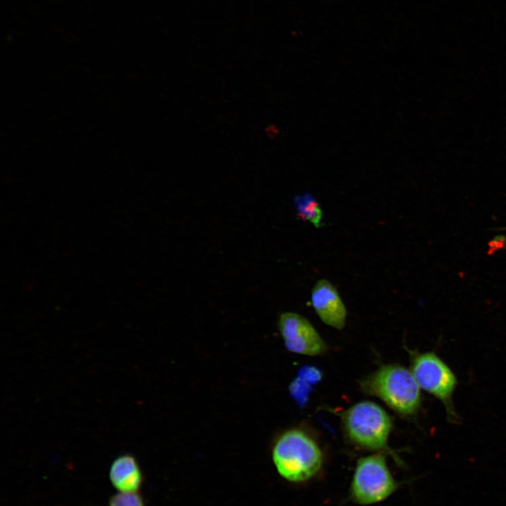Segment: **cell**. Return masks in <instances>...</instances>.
I'll return each mask as SVG.
<instances>
[{
  "instance_id": "cell-10",
  "label": "cell",
  "mask_w": 506,
  "mask_h": 506,
  "mask_svg": "<svg viewBox=\"0 0 506 506\" xmlns=\"http://www.w3.org/2000/svg\"><path fill=\"white\" fill-rule=\"evenodd\" d=\"M108 506H145V504L138 492H119L110 497Z\"/></svg>"
},
{
  "instance_id": "cell-1",
  "label": "cell",
  "mask_w": 506,
  "mask_h": 506,
  "mask_svg": "<svg viewBox=\"0 0 506 506\" xmlns=\"http://www.w3.org/2000/svg\"><path fill=\"white\" fill-rule=\"evenodd\" d=\"M271 459L277 473L288 483H306L320 472L324 462L322 450L306 433L289 429L275 440Z\"/></svg>"
},
{
  "instance_id": "cell-3",
  "label": "cell",
  "mask_w": 506,
  "mask_h": 506,
  "mask_svg": "<svg viewBox=\"0 0 506 506\" xmlns=\"http://www.w3.org/2000/svg\"><path fill=\"white\" fill-rule=\"evenodd\" d=\"M398 487L399 483L392 474L384 454L378 452L357 461L349 496L357 505H372L389 498Z\"/></svg>"
},
{
  "instance_id": "cell-5",
  "label": "cell",
  "mask_w": 506,
  "mask_h": 506,
  "mask_svg": "<svg viewBox=\"0 0 506 506\" xmlns=\"http://www.w3.org/2000/svg\"><path fill=\"white\" fill-rule=\"evenodd\" d=\"M410 371L420 388L439 399L450 419H455L452 396L458 380L448 365L434 352L417 353L412 359Z\"/></svg>"
},
{
  "instance_id": "cell-2",
  "label": "cell",
  "mask_w": 506,
  "mask_h": 506,
  "mask_svg": "<svg viewBox=\"0 0 506 506\" xmlns=\"http://www.w3.org/2000/svg\"><path fill=\"white\" fill-rule=\"evenodd\" d=\"M361 387L401 415H413L420 406V388L411 371L401 365L380 367L366 377Z\"/></svg>"
},
{
  "instance_id": "cell-4",
  "label": "cell",
  "mask_w": 506,
  "mask_h": 506,
  "mask_svg": "<svg viewBox=\"0 0 506 506\" xmlns=\"http://www.w3.org/2000/svg\"><path fill=\"white\" fill-rule=\"evenodd\" d=\"M344 425L349 439L370 450L391 452L387 441L392 428L389 414L371 401L352 406L344 415Z\"/></svg>"
},
{
  "instance_id": "cell-11",
  "label": "cell",
  "mask_w": 506,
  "mask_h": 506,
  "mask_svg": "<svg viewBox=\"0 0 506 506\" xmlns=\"http://www.w3.org/2000/svg\"><path fill=\"white\" fill-rule=\"evenodd\" d=\"M311 390V385L298 377L290 386V392L293 398L299 405H304L309 396Z\"/></svg>"
},
{
  "instance_id": "cell-7",
  "label": "cell",
  "mask_w": 506,
  "mask_h": 506,
  "mask_svg": "<svg viewBox=\"0 0 506 506\" xmlns=\"http://www.w3.org/2000/svg\"><path fill=\"white\" fill-rule=\"evenodd\" d=\"M315 311L326 325L337 330L344 327L346 311L336 288L328 280H319L311 290Z\"/></svg>"
},
{
  "instance_id": "cell-12",
  "label": "cell",
  "mask_w": 506,
  "mask_h": 506,
  "mask_svg": "<svg viewBox=\"0 0 506 506\" xmlns=\"http://www.w3.org/2000/svg\"><path fill=\"white\" fill-rule=\"evenodd\" d=\"M299 377L309 383L311 385L317 384L322 378V374L317 368L306 365L301 368L299 372Z\"/></svg>"
},
{
  "instance_id": "cell-8",
  "label": "cell",
  "mask_w": 506,
  "mask_h": 506,
  "mask_svg": "<svg viewBox=\"0 0 506 506\" xmlns=\"http://www.w3.org/2000/svg\"><path fill=\"white\" fill-rule=\"evenodd\" d=\"M112 485L119 492H138L143 484V474L136 458L131 454L117 457L109 470Z\"/></svg>"
},
{
  "instance_id": "cell-9",
  "label": "cell",
  "mask_w": 506,
  "mask_h": 506,
  "mask_svg": "<svg viewBox=\"0 0 506 506\" xmlns=\"http://www.w3.org/2000/svg\"><path fill=\"white\" fill-rule=\"evenodd\" d=\"M294 205L299 217L310 221L316 227L322 224V209L315 197L310 193L299 195L294 198Z\"/></svg>"
},
{
  "instance_id": "cell-6",
  "label": "cell",
  "mask_w": 506,
  "mask_h": 506,
  "mask_svg": "<svg viewBox=\"0 0 506 506\" xmlns=\"http://www.w3.org/2000/svg\"><path fill=\"white\" fill-rule=\"evenodd\" d=\"M278 329L286 348L292 353L314 356L326 351V344L318 332L299 314L283 313L279 317Z\"/></svg>"
}]
</instances>
